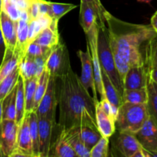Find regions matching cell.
<instances>
[{"instance_id":"cell-1","label":"cell","mask_w":157,"mask_h":157,"mask_svg":"<svg viewBox=\"0 0 157 157\" xmlns=\"http://www.w3.org/2000/svg\"><path fill=\"white\" fill-rule=\"evenodd\" d=\"M56 94L59 107L58 129L67 130L81 126L98 129L96 101L72 69L64 76L56 78Z\"/></svg>"},{"instance_id":"cell-2","label":"cell","mask_w":157,"mask_h":157,"mask_svg":"<svg viewBox=\"0 0 157 157\" xmlns=\"http://www.w3.org/2000/svg\"><path fill=\"white\" fill-rule=\"evenodd\" d=\"M104 19L112 52L122 57L130 67L145 64L147 47L157 37L152 26L122 21L108 11L104 12Z\"/></svg>"},{"instance_id":"cell-3","label":"cell","mask_w":157,"mask_h":157,"mask_svg":"<svg viewBox=\"0 0 157 157\" xmlns=\"http://www.w3.org/2000/svg\"><path fill=\"white\" fill-rule=\"evenodd\" d=\"M149 115L147 104L123 102L115 119L116 130L135 134L140 130Z\"/></svg>"},{"instance_id":"cell-4","label":"cell","mask_w":157,"mask_h":157,"mask_svg":"<svg viewBox=\"0 0 157 157\" xmlns=\"http://www.w3.org/2000/svg\"><path fill=\"white\" fill-rule=\"evenodd\" d=\"M98 53L101 70L104 71L105 73L108 75L113 85L122 95L124 91V86L115 65L106 26L105 27L99 26L98 35Z\"/></svg>"},{"instance_id":"cell-5","label":"cell","mask_w":157,"mask_h":157,"mask_svg":"<svg viewBox=\"0 0 157 157\" xmlns=\"http://www.w3.org/2000/svg\"><path fill=\"white\" fill-rule=\"evenodd\" d=\"M45 68L55 78H61L71 70L68 50L64 42L60 41L52 48L46 59Z\"/></svg>"},{"instance_id":"cell-6","label":"cell","mask_w":157,"mask_h":157,"mask_svg":"<svg viewBox=\"0 0 157 157\" xmlns=\"http://www.w3.org/2000/svg\"><path fill=\"white\" fill-rule=\"evenodd\" d=\"M98 29H99V25H98V22L94 23L93 26L90 28V30L85 35L86 37H87V44L89 47L90 56H91L95 85H96L97 91L101 95V98H106V96L104 94V88H103L102 78H101V67L98 53Z\"/></svg>"},{"instance_id":"cell-7","label":"cell","mask_w":157,"mask_h":157,"mask_svg":"<svg viewBox=\"0 0 157 157\" xmlns=\"http://www.w3.org/2000/svg\"><path fill=\"white\" fill-rule=\"evenodd\" d=\"M58 106L56 94V78H49L47 89L35 110L38 117H47L55 121V112Z\"/></svg>"},{"instance_id":"cell-8","label":"cell","mask_w":157,"mask_h":157,"mask_svg":"<svg viewBox=\"0 0 157 157\" xmlns=\"http://www.w3.org/2000/svg\"><path fill=\"white\" fill-rule=\"evenodd\" d=\"M135 135L143 148L148 151L152 157L157 156V122L151 115H149L143 127Z\"/></svg>"},{"instance_id":"cell-9","label":"cell","mask_w":157,"mask_h":157,"mask_svg":"<svg viewBox=\"0 0 157 157\" xmlns=\"http://www.w3.org/2000/svg\"><path fill=\"white\" fill-rule=\"evenodd\" d=\"M18 129L15 121L2 120L0 124V152L2 156H10L16 148Z\"/></svg>"},{"instance_id":"cell-10","label":"cell","mask_w":157,"mask_h":157,"mask_svg":"<svg viewBox=\"0 0 157 157\" xmlns=\"http://www.w3.org/2000/svg\"><path fill=\"white\" fill-rule=\"evenodd\" d=\"M78 55L81 63V75L80 78L81 83L86 89L87 90L89 88L91 89L93 92L94 99L95 101H98V91H97L96 85H95L94 75L93 64H92L91 56H90L88 45L87 44L86 52H83L82 50L78 51Z\"/></svg>"},{"instance_id":"cell-11","label":"cell","mask_w":157,"mask_h":157,"mask_svg":"<svg viewBox=\"0 0 157 157\" xmlns=\"http://www.w3.org/2000/svg\"><path fill=\"white\" fill-rule=\"evenodd\" d=\"M55 125V120L47 117H38L39 157L49 156L52 144V132Z\"/></svg>"},{"instance_id":"cell-12","label":"cell","mask_w":157,"mask_h":157,"mask_svg":"<svg viewBox=\"0 0 157 157\" xmlns=\"http://www.w3.org/2000/svg\"><path fill=\"white\" fill-rule=\"evenodd\" d=\"M147 78L148 65L147 61L144 65L130 67L123 81L124 90L145 88L147 87Z\"/></svg>"},{"instance_id":"cell-13","label":"cell","mask_w":157,"mask_h":157,"mask_svg":"<svg viewBox=\"0 0 157 157\" xmlns=\"http://www.w3.org/2000/svg\"><path fill=\"white\" fill-rule=\"evenodd\" d=\"M115 147L124 156L133 157L135 153L142 148V146L134 133L119 131L115 142Z\"/></svg>"},{"instance_id":"cell-14","label":"cell","mask_w":157,"mask_h":157,"mask_svg":"<svg viewBox=\"0 0 157 157\" xmlns=\"http://www.w3.org/2000/svg\"><path fill=\"white\" fill-rule=\"evenodd\" d=\"M16 21L9 18L4 12H0V30L7 48L15 50L17 45Z\"/></svg>"},{"instance_id":"cell-15","label":"cell","mask_w":157,"mask_h":157,"mask_svg":"<svg viewBox=\"0 0 157 157\" xmlns=\"http://www.w3.org/2000/svg\"><path fill=\"white\" fill-rule=\"evenodd\" d=\"M16 150L24 153L27 157H33L32 154V142L29 130V115L26 113L24 119L18 125L17 133Z\"/></svg>"},{"instance_id":"cell-16","label":"cell","mask_w":157,"mask_h":157,"mask_svg":"<svg viewBox=\"0 0 157 157\" xmlns=\"http://www.w3.org/2000/svg\"><path fill=\"white\" fill-rule=\"evenodd\" d=\"M95 119L97 127L102 136L110 138L115 133V121L103 110L99 101H96L95 104Z\"/></svg>"},{"instance_id":"cell-17","label":"cell","mask_w":157,"mask_h":157,"mask_svg":"<svg viewBox=\"0 0 157 157\" xmlns=\"http://www.w3.org/2000/svg\"><path fill=\"white\" fill-rule=\"evenodd\" d=\"M58 20L52 18L49 27L43 29L32 41L39 45L52 49L60 41V35L58 29Z\"/></svg>"},{"instance_id":"cell-18","label":"cell","mask_w":157,"mask_h":157,"mask_svg":"<svg viewBox=\"0 0 157 157\" xmlns=\"http://www.w3.org/2000/svg\"><path fill=\"white\" fill-rule=\"evenodd\" d=\"M64 135L65 138L72 148L74 149L78 157H90V150L87 148L84 141L81 139L80 133V127H73L69 130H60Z\"/></svg>"},{"instance_id":"cell-19","label":"cell","mask_w":157,"mask_h":157,"mask_svg":"<svg viewBox=\"0 0 157 157\" xmlns=\"http://www.w3.org/2000/svg\"><path fill=\"white\" fill-rule=\"evenodd\" d=\"M21 56L16 50L6 48L2 61L0 64V83L18 66Z\"/></svg>"},{"instance_id":"cell-20","label":"cell","mask_w":157,"mask_h":157,"mask_svg":"<svg viewBox=\"0 0 157 157\" xmlns=\"http://www.w3.org/2000/svg\"><path fill=\"white\" fill-rule=\"evenodd\" d=\"M49 156L78 157L74 149L70 145L62 132L60 130L56 140L52 144Z\"/></svg>"},{"instance_id":"cell-21","label":"cell","mask_w":157,"mask_h":157,"mask_svg":"<svg viewBox=\"0 0 157 157\" xmlns=\"http://www.w3.org/2000/svg\"><path fill=\"white\" fill-rule=\"evenodd\" d=\"M79 22L85 34L94 23L98 22V15L94 8L85 2L81 1Z\"/></svg>"},{"instance_id":"cell-22","label":"cell","mask_w":157,"mask_h":157,"mask_svg":"<svg viewBox=\"0 0 157 157\" xmlns=\"http://www.w3.org/2000/svg\"><path fill=\"white\" fill-rule=\"evenodd\" d=\"M101 78H102L103 88H104V94L108 100L111 105L118 107L122 104V97L117 89L115 87L112 81H110L108 75L105 73V71L101 70Z\"/></svg>"},{"instance_id":"cell-23","label":"cell","mask_w":157,"mask_h":157,"mask_svg":"<svg viewBox=\"0 0 157 157\" xmlns=\"http://www.w3.org/2000/svg\"><path fill=\"white\" fill-rule=\"evenodd\" d=\"M16 24L17 45L15 50L23 58L29 45V21L20 18L16 21Z\"/></svg>"},{"instance_id":"cell-24","label":"cell","mask_w":157,"mask_h":157,"mask_svg":"<svg viewBox=\"0 0 157 157\" xmlns=\"http://www.w3.org/2000/svg\"><path fill=\"white\" fill-rule=\"evenodd\" d=\"M15 122L19 125L25 116V99L24 81L19 76L16 84V97H15Z\"/></svg>"},{"instance_id":"cell-25","label":"cell","mask_w":157,"mask_h":157,"mask_svg":"<svg viewBox=\"0 0 157 157\" xmlns=\"http://www.w3.org/2000/svg\"><path fill=\"white\" fill-rule=\"evenodd\" d=\"M29 115V130L32 142L33 157H39V136H38V117L35 111H32Z\"/></svg>"},{"instance_id":"cell-26","label":"cell","mask_w":157,"mask_h":157,"mask_svg":"<svg viewBox=\"0 0 157 157\" xmlns=\"http://www.w3.org/2000/svg\"><path fill=\"white\" fill-rule=\"evenodd\" d=\"M121 97H122V103L147 104L148 100L147 87L141 89H124Z\"/></svg>"},{"instance_id":"cell-27","label":"cell","mask_w":157,"mask_h":157,"mask_svg":"<svg viewBox=\"0 0 157 157\" xmlns=\"http://www.w3.org/2000/svg\"><path fill=\"white\" fill-rule=\"evenodd\" d=\"M38 77H33L24 81L25 99V113H29L34 110V98L38 83Z\"/></svg>"},{"instance_id":"cell-28","label":"cell","mask_w":157,"mask_h":157,"mask_svg":"<svg viewBox=\"0 0 157 157\" xmlns=\"http://www.w3.org/2000/svg\"><path fill=\"white\" fill-rule=\"evenodd\" d=\"M15 97H16V86L2 100V120L15 121V115H16Z\"/></svg>"},{"instance_id":"cell-29","label":"cell","mask_w":157,"mask_h":157,"mask_svg":"<svg viewBox=\"0 0 157 157\" xmlns=\"http://www.w3.org/2000/svg\"><path fill=\"white\" fill-rule=\"evenodd\" d=\"M80 133L81 139L88 150L90 149L99 141L102 135L100 133L97 128L89 127V126H81L80 127Z\"/></svg>"},{"instance_id":"cell-30","label":"cell","mask_w":157,"mask_h":157,"mask_svg":"<svg viewBox=\"0 0 157 157\" xmlns=\"http://www.w3.org/2000/svg\"><path fill=\"white\" fill-rule=\"evenodd\" d=\"M147 90L148 94L147 106L149 114L151 115L157 122V84L147 78Z\"/></svg>"},{"instance_id":"cell-31","label":"cell","mask_w":157,"mask_h":157,"mask_svg":"<svg viewBox=\"0 0 157 157\" xmlns=\"http://www.w3.org/2000/svg\"><path fill=\"white\" fill-rule=\"evenodd\" d=\"M20 76L18 66L0 83V101H2L16 86Z\"/></svg>"},{"instance_id":"cell-32","label":"cell","mask_w":157,"mask_h":157,"mask_svg":"<svg viewBox=\"0 0 157 157\" xmlns=\"http://www.w3.org/2000/svg\"><path fill=\"white\" fill-rule=\"evenodd\" d=\"M20 76L23 80L29 79L36 76V64L33 58L25 55L18 64ZM37 77V76H36Z\"/></svg>"},{"instance_id":"cell-33","label":"cell","mask_w":157,"mask_h":157,"mask_svg":"<svg viewBox=\"0 0 157 157\" xmlns=\"http://www.w3.org/2000/svg\"><path fill=\"white\" fill-rule=\"evenodd\" d=\"M49 78H50V74L48 71L47 69H44V71L41 73V75L38 77V83H37L36 89H35V98H34V110L35 111L36 108L38 107L40 101L42 99L44 93L47 89L48 84Z\"/></svg>"},{"instance_id":"cell-34","label":"cell","mask_w":157,"mask_h":157,"mask_svg":"<svg viewBox=\"0 0 157 157\" xmlns=\"http://www.w3.org/2000/svg\"><path fill=\"white\" fill-rule=\"evenodd\" d=\"M52 17L59 21L64 15L68 13L77 7L76 5L71 3H58L49 2Z\"/></svg>"},{"instance_id":"cell-35","label":"cell","mask_w":157,"mask_h":157,"mask_svg":"<svg viewBox=\"0 0 157 157\" xmlns=\"http://www.w3.org/2000/svg\"><path fill=\"white\" fill-rule=\"evenodd\" d=\"M109 138L101 136L98 143L90 149V157H107L109 155Z\"/></svg>"},{"instance_id":"cell-36","label":"cell","mask_w":157,"mask_h":157,"mask_svg":"<svg viewBox=\"0 0 157 157\" xmlns=\"http://www.w3.org/2000/svg\"><path fill=\"white\" fill-rule=\"evenodd\" d=\"M51 50H52L51 48L42 47L37 43L32 41L28 45L25 55H27V56L33 58H37V57H44L47 58Z\"/></svg>"},{"instance_id":"cell-37","label":"cell","mask_w":157,"mask_h":157,"mask_svg":"<svg viewBox=\"0 0 157 157\" xmlns=\"http://www.w3.org/2000/svg\"><path fill=\"white\" fill-rule=\"evenodd\" d=\"M81 1L85 2L94 8L97 12V15H98V25L100 27H105L106 23L105 19H104V12L107 10L102 5L101 0H81Z\"/></svg>"},{"instance_id":"cell-38","label":"cell","mask_w":157,"mask_h":157,"mask_svg":"<svg viewBox=\"0 0 157 157\" xmlns=\"http://www.w3.org/2000/svg\"><path fill=\"white\" fill-rule=\"evenodd\" d=\"M147 57L150 63L157 65V37L149 44L147 51Z\"/></svg>"},{"instance_id":"cell-39","label":"cell","mask_w":157,"mask_h":157,"mask_svg":"<svg viewBox=\"0 0 157 157\" xmlns=\"http://www.w3.org/2000/svg\"><path fill=\"white\" fill-rule=\"evenodd\" d=\"M146 61L148 65V77L152 81L157 84V65L151 64L146 55Z\"/></svg>"},{"instance_id":"cell-40","label":"cell","mask_w":157,"mask_h":157,"mask_svg":"<svg viewBox=\"0 0 157 157\" xmlns=\"http://www.w3.org/2000/svg\"><path fill=\"white\" fill-rule=\"evenodd\" d=\"M34 59L36 64V76L38 78L45 69V62L47 58L44 57H37Z\"/></svg>"},{"instance_id":"cell-41","label":"cell","mask_w":157,"mask_h":157,"mask_svg":"<svg viewBox=\"0 0 157 157\" xmlns=\"http://www.w3.org/2000/svg\"><path fill=\"white\" fill-rule=\"evenodd\" d=\"M6 50V44H5L4 38H3L2 35L1 30H0V64H1L2 61L3 57H4Z\"/></svg>"},{"instance_id":"cell-42","label":"cell","mask_w":157,"mask_h":157,"mask_svg":"<svg viewBox=\"0 0 157 157\" xmlns=\"http://www.w3.org/2000/svg\"><path fill=\"white\" fill-rule=\"evenodd\" d=\"M150 25L152 26L153 30L157 34V11L153 14L151 19H150Z\"/></svg>"},{"instance_id":"cell-43","label":"cell","mask_w":157,"mask_h":157,"mask_svg":"<svg viewBox=\"0 0 157 157\" xmlns=\"http://www.w3.org/2000/svg\"><path fill=\"white\" fill-rule=\"evenodd\" d=\"M2 121V101H0V124Z\"/></svg>"},{"instance_id":"cell-44","label":"cell","mask_w":157,"mask_h":157,"mask_svg":"<svg viewBox=\"0 0 157 157\" xmlns=\"http://www.w3.org/2000/svg\"><path fill=\"white\" fill-rule=\"evenodd\" d=\"M153 0H137L139 2H144V3H150Z\"/></svg>"},{"instance_id":"cell-45","label":"cell","mask_w":157,"mask_h":157,"mask_svg":"<svg viewBox=\"0 0 157 157\" xmlns=\"http://www.w3.org/2000/svg\"><path fill=\"white\" fill-rule=\"evenodd\" d=\"M1 5H2V0H0V12H1Z\"/></svg>"},{"instance_id":"cell-46","label":"cell","mask_w":157,"mask_h":157,"mask_svg":"<svg viewBox=\"0 0 157 157\" xmlns=\"http://www.w3.org/2000/svg\"><path fill=\"white\" fill-rule=\"evenodd\" d=\"M2 153H1V152H0V157H2Z\"/></svg>"}]
</instances>
